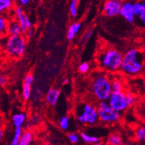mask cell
Returning <instances> with one entry per match:
<instances>
[{
  "label": "cell",
  "mask_w": 145,
  "mask_h": 145,
  "mask_svg": "<svg viewBox=\"0 0 145 145\" xmlns=\"http://www.w3.org/2000/svg\"><path fill=\"white\" fill-rule=\"evenodd\" d=\"M145 56L143 52L137 49L128 50L123 56L122 65L121 70L124 74L128 76H136L143 71L144 66Z\"/></svg>",
  "instance_id": "1"
},
{
  "label": "cell",
  "mask_w": 145,
  "mask_h": 145,
  "mask_svg": "<svg viewBox=\"0 0 145 145\" xmlns=\"http://www.w3.org/2000/svg\"><path fill=\"white\" fill-rule=\"evenodd\" d=\"M123 56L121 52L114 48H107L97 56L99 66L107 72H116L121 70L122 65Z\"/></svg>",
  "instance_id": "2"
},
{
  "label": "cell",
  "mask_w": 145,
  "mask_h": 145,
  "mask_svg": "<svg viewBox=\"0 0 145 145\" xmlns=\"http://www.w3.org/2000/svg\"><path fill=\"white\" fill-rule=\"evenodd\" d=\"M113 92L112 80L103 72H95L91 81V93L98 101H107Z\"/></svg>",
  "instance_id": "3"
},
{
  "label": "cell",
  "mask_w": 145,
  "mask_h": 145,
  "mask_svg": "<svg viewBox=\"0 0 145 145\" xmlns=\"http://www.w3.org/2000/svg\"><path fill=\"white\" fill-rule=\"evenodd\" d=\"M76 116L78 122L84 125H93L99 121L97 108L89 103L79 105L76 108Z\"/></svg>",
  "instance_id": "4"
},
{
  "label": "cell",
  "mask_w": 145,
  "mask_h": 145,
  "mask_svg": "<svg viewBox=\"0 0 145 145\" xmlns=\"http://www.w3.org/2000/svg\"><path fill=\"white\" fill-rule=\"evenodd\" d=\"M25 44L26 41L25 37H23L22 35L9 36L5 43V50L10 57L19 59L25 52Z\"/></svg>",
  "instance_id": "5"
},
{
  "label": "cell",
  "mask_w": 145,
  "mask_h": 145,
  "mask_svg": "<svg viewBox=\"0 0 145 145\" xmlns=\"http://www.w3.org/2000/svg\"><path fill=\"white\" fill-rule=\"evenodd\" d=\"M99 120L105 124H113L120 119V113L111 107L107 101H100L96 105Z\"/></svg>",
  "instance_id": "6"
},
{
  "label": "cell",
  "mask_w": 145,
  "mask_h": 145,
  "mask_svg": "<svg viewBox=\"0 0 145 145\" xmlns=\"http://www.w3.org/2000/svg\"><path fill=\"white\" fill-rule=\"evenodd\" d=\"M107 101L111 107L119 113H123L130 107L127 101L126 93L124 91L112 92Z\"/></svg>",
  "instance_id": "7"
},
{
  "label": "cell",
  "mask_w": 145,
  "mask_h": 145,
  "mask_svg": "<svg viewBox=\"0 0 145 145\" xmlns=\"http://www.w3.org/2000/svg\"><path fill=\"white\" fill-rule=\"evenodd\" d=\"M122 0H106L103 6V13L107 17L118 15L122 6Z\"/></svg>",
  "instance_id": "8"
},
{
  "label": "cell",
  "mask_w": 145,
  "mask_h": 145,
  "mask_svg": "<svg viewBox=\"0 0 145 145\" xmlns=\"http://www.w3.org/2000/svg\"><path fill=\"white\" fill-rule=\"evenodd\" d=\"M119 15L122 18H124L127 22H133L135 21V18H136V16L134 14L133 3L129 2V1L123 2Z\"/></svg>",
  "instance_id": "9"
},
{
  "label": "cell",
  "mask_w": 145,
  "mask_h": 145,
  "mask_svg": "<svg viewBox=\"0 0 145 145\" xmlns=\"http://www.w3.org/2000/svg\"><path fill=\"white\" fill-rule=\"evenodd\" d=\"M133 10L140 25L145 27V2H134Z\"/></svg>",
  "instance_id": "10"
},
{
  "label": "cell",
  "mask_w": 145,
  "mask_h": 145,
  "mask_svg": "<svg viewBox=\"0 0 145 145\" xmlns=\"http://www.w3.org/2000/svg\"><path fill=\"white\" fill-rule=\"evenodd\" d=\"M34 78L31 73L25 77L22 84V98L25 100H28L31 96V85L33 83Z\"/></svg>",
  "instance_id": "11"
},
{
  "label": "cell",
  "mask_w": 145,
  "mask_h": 145,
  "mask_svg": "<svg viewBox=\"0 0 145 145\" xmlns=\"http://www.w3.org/2000/svg\"><path fill=\"white\" fill-rule=\"evenodd\" d=\"M59 95H60V91L56 88H51L50 90L46 94L45 99L47 103L49 104L51 106H55L58 102Z\"/></svg>",
  "instance_id": "12"
},
{
  "label": "cell",
  "mask_w": 145,
  "mask_h": 145,
  "mask_svg": "<svg viewBox=\"0 0 145 145\" xmlns=\"http://www.w3.org/2000/svg\"><path fill=\"white\" fill-rule=\"evenodd\" d=\"M15 13L18 22L21 26L22 33H26L27 31V27L26 26V23H25V16L26 15L24 14V11L21 7H16L15 8Z\"/></svg>",
  "instance_id": "13"
},
{
  "label": "cell",
  "mask_w": 145,
  "mask_h": 145,
  "mask_svg": "<svg viewBox=\"0 0 145 145\" xmlns=\"http://www.w3.org/2000/svg\"><path fill=\"white\" fill-rule=\"evenodd\" d=\"M22 31L19 22L14 21L9 23L8 31V34L9 36H19L22 35Z\"/></svg>",
  "instance_id": "14"
},
{
  "label": "cell",
  "mask_w": 145,
  "mask_h": 145,
  "mask_svg": "<svg viewBox=\"0 0 145 145\" xmlns=\"http://www.w3.org/2000/svg\"><path fill=\"white\" fill-rule=\"evenodd\" d=\"M82 24L80 22H74L71 24V25L69 27L68 31H67V37L69 41L72 40L76 35L78 33V32L80 31Z\"/></svg>",
  "instance_id": "15"
},
{
  "label": "cell",
  "mask_w": 145,
  "mask_h": 145,
  "mask_svg": "<svg viewBox=\"0 0 145 145\" xmlns=\"http://www.w3.org/2000/svg\"><path fill=\"white\" fill-rule=\"evenodd\" d=\"M136 114L140 120L145 121V99L139 101L136 104Z\"/></svg>",
  "instance_id": "16"
},
{
  "label": "cell",
  "mask_w": 145,
  "mask_h": 145,
  "mask_svg": "<svg viewBox=\"0 0 145 145\" xmlns=\"http://www.w3.org/2000/svg\"><path fill=\"white\" fill-rule=\"evenodd\" d=\"M26 119V116L22 113H19L14 114L12 116V122L14 126L15 127H22V124L25 123Z\"/></svg>",
  "instance_id": "17"
},
{
  "label": "cell",
  "mask_w": 145,
  "mask_h": 145,
  "mask_svg": "<svg viewBox=\"0 0 145 145\" xmlns=\"http://www.w3.org/2000/svg\"><path fill=\"white\" fill-rule=\"evenodd\" d=\"M107 144L110 145H121L122 144V138L119 134L113 133L109 136Z\"/></svg>",
  "instance_id": "18"
},
{
  "label": "cell",
  "mask_w": 145,
  "mask_h": 145,
  "mask_svg": "<svg viewBox=\"0 0 145 145\" xmlns=\"http://www.w3.org/2000/svg\"><path fill=\"white\" fill-rule=\"evenodd\" d=\"M33 138V136L32 133L29 131L25 132L22 135L19 145H29L32 142Z\"/></svg>",
  "instance_id": "19"
},
{
  "label": "cell",
  "mask_w": 145,
  "mask_h": 145,
  "mask_svg": "<svg viewBox=\"0 0 145 145\" xmlns=\"http://www.w3.org/2000/svg\"><path fill=\"white\" fill-rule=\"evenodd\" d=\"M22 135V127H16L15 130H14V137L12 138L11 142L10 143V145H19L20 138Z\"/></svg>",
  "instance_id": "20"
},
{
  "label": "cell",
  "mask_w": 145,
  "mask_h": 145,
  "mask_svg": "<svg viewBox=\"0 0 145 145\" xmlns=\"http://www.w3.org/2000/svg\"><path fill=\"white\" fill-rule=\"evenodd\" d=\"M81 138L87 144H96L97 142L100 141L99 138L96 136L88 135L85 133H81Z\"/></svg>",
  "instance_id": "21"
},
{
  "label": "cell",
  "mask_w": 145,
  "mask_h": 145,
  "mask_svg": "<svg viewBox=\"0 0 145 145\" xmlns=\"http://www.w3.org/2000/svg\"><path fill=\"white\" fill-rule=\"evenodd\" d=\"M13 0H0V11L3 13L9 10L13 7Z\"/></svg>",
  "instance_id": "22"
},
{
  "label": "cell",
  "mask_w": 145,
  "mask_h": 145,
  "mask_svg": "<svg viewBox=\"0 0 145 145\" xmlns=\"http://www.w3.org/2000/svg\"><path fill=\"white\" fill-rule=\"evenodd\" d=\"M135 136L138 141L145 142V126H141L138 128L135 133Z\"/></svg>",
  "instance_id": "23"
},
{
  "label": "cell",
  "mask_w": 145,
  "mask_h": 145,
  "mask_svg": "<svg viewBox=\"0 0 145 145\" xmlns=\"http://www.w3.org/2000/svg\"><path fill=\"white\" fill-rule=\"evenodd\" d=\"M8 22H7L4 17L1 16L0 17V32L2 36H5L8 34Z\"/></svg>",
  "instance_id": "24"
},
{
  "label": "cell",
  "mask_w": 145,
  "mask_h": 145,
  "mask_svg": "<svg viewBox=\"0 0 145 145\" xmlns=\"http://www.w3.org/2000/svg\"><path fill=\"white\" fill-rule=\"evenodd\" d=\"M124 84L123 82L119 79H113L112 80V90L113 92L123 91Z\"/></svg>",
  "instance_id": "25"
},
{
  "label": "cell",
  "mask_w": 145,
  "mask_h": 145,
  "mask_svg": "<svg viewBox=\"0 0 145 145\" xmlns=\"http://www.w3.org/2000/svg\"><path fill=\"white\" fill-rule=\"evenodd\" d=\"M78 0H71L70 4V14L71 17L75 18L78 14Z\"/></svg>",
  "instance_id": "26"
},
{
  "label": "cell",
  "mask_w": 145,
  "mask_h": 145,
  "mask_svg": "<svg viewBox=\"0 0 145 145\" xmlns=\"http://www.w3.org/2000/svg\"><path fill=\"white\" fill-rule=\"evenodd\" d=\"M70 125V118L67 116L61 117L60 121H59V127L64 130H67Z\"/></svg>",
  "instance_id": "27"
},
{
  "label": "cell",
  "mask_w": 145,
  "mask_h": 145,
  "mask_svg": "<svg viewBox=\"0 0 145 145\" xmlns=\"http://www.w3.org/2000/svg\"><path fill=\"white\" fill-rule=\"evenodd\" d=\"M126 98H127V101L128 102V105L129 106L132 107L133 105H136L138 102L137 97L136 95H134L133 93H126Z\"/></svg>",
  "instance_id": "28"
},
{
  "label": "cell",
  "mask_w": 145,
  "mask_h": 145,
  "mask_svg": "<svg viewBox=\"0 0 145 145\" xmlns=\"http://www.w3.org/2000/svg\"><path fill=\"white\" fill-rule=\"evenodd\" d=\"M89 69H90V65L87 62H83L78 67V71L82 73H86L89 71Z\"/></svg>",
  "instance_id": "29"
},
{
  "label": "cell",
  "mask_w": 145,
  "mask_h": 145,
  "mask_svg": "<svg viewBox=\"0 0 145 145\" xmlns=\"http://www.w3.org/2000/svg\"><path fill=\"white\" fill-rule=\"evenodd\" d=\"M68 139L72 144H77L79 141V137L76 133H70L68 135Z\"/></svg>",
  "instance_id": "30"
},
{
  "label": "cell",
  "mask_w": 145,
  "mask_h": 145,
  "mask_svg": "<svg viewBox=\"0 0 145 145\" xmlns=\"http://www.w3.org/2000/svg\"><path fill=\"white\" fill-rule=\"evenodd\" d=\"M92 33H93V31L92 30H88L86 33H85V34H84V37H83V40L84 42H88L89 39H90L92 36Z\"/></svg>",
  "instance_id": "31"
},
{
  "label": "cell",
  "mask_w": 145,
  "mask_h": 145,
  "mask_svg": "<svg viewBox=\"0 0 145 145\" xmlns=\"http://www.w3.org/2000/svg\"><path fill=\"white\" fill-rule=\"evenodd\" d=\"M25 23H26V26L27 27V30H31L33 27V23L31 22V20L29 19L27 16H25Z\"/></svg>",
  "instance_id": "32"
},
{
  "label": "cell",
  "mask_w": 145,
  "mask_h": 145,
  "mask_svg": "<svg viewBox=\"0 0 145 145\" xmlns=\"http://www.w3.org/2000/svg\"><path fill=\"white\" fill-rule=\"evenodd\" d=\"M7 82H8L7 77H5V76H0V84H1V86H5L7 84Z\"/></svg>",
  "instance_id": "33"
},
{
  "label": "cell",
  "mask_w": 145,
  "mask_h": 145,
  "mask_svg": "<svg viewBox=\"0 0 145 145\" xmlns=\"http://www.w3.org/2000/svg\"><path fill=\"white\" fill-rule=\"evenodd\" d=\"M31 0H18V2H19V4L22 5H26L30 2Z\"/></svg>",
  "instance_id": "34"
},
{
  "label": "cell",
  "mask_w": 145,
  "mask_h": 145,
  "mask_svg": "<svg viewBox=\"0 0 145 145\" xmlns=\"http://www.w3.org/2000/svg\"><path fill=\"white\" fill-rule=\"evenodd\" d=\"M68 82H69V80L67 79V78H65L63 80V84H68Z\"/></svg>",
  "instance_id": "35"
},
{
  "label": "cell",
  "mask_w": 145,
  "mask_h": 145,
  "mask_svg": "<svg viewBox=\"0 0 145 145\" xmlns=\"http://www.w3.org/2000/svg\"><path fill=\"white\" fill-rule=\"evenodd\" d=\"M143 91L145 94V82H144V84H143Z\"/></svg>",
  "instance_id": "36"
},
{
  "label": "cell",
  "mask_w": 145,
  "mask_h": 145,
  "mask_svg": "<svg viewBox=\"0 0 145 145\" xmlns=\"http://www.w3.org/2000/svg\"><path fill=\"white\" fill-rule=\"evenodd\" d=\"M142 52H143V54H144V56H145V46L143 48V50H142Z\"/></svg>",
  "instance_id": "37"
}]
</instances>
